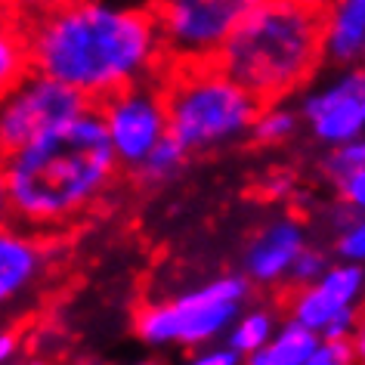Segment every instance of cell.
<instances>
[{
	"mask_svg": "<svg viewBox=\"0 0 365 365\" xmlns=\"http://www.w3.org/2000/svg\"><path fill=\"white\" fill-rule=\"evenodd\" d=\"M152 4H155V0H152Z\"/></svg>",
	"mask_w": 365,
	"mask_h": 365,
	"instance_id": "f546056e",
	"label": "cell"
},
{
	"mask_svg": "<svg viewBox=\"0 0 365 365\" xmlns=\"http://www.w3.org/2000/svg\"><path fill=\"white\" fill-rule=\"evenodd\" d=\"M90 106H96V103L87 93H81L78 87L31 68L4 96V115H0V143H4V152L19 149V145L31 143L43 130H53V127L84 115Z\"/></svg>",
	"mask_w": 365,
	"mask_h": 365,
	"instance_id": "52a82bcc",
	"label": "cell"
},
{
	"mask_svg": "<svg viewBox=\"0 0 365 365\" xmlns=\"http://www.w3.org/2000/svg\"><path fill=\"white\" fill-rule=\"evenodd\" d=\"M186 155H189L186 145H182L173 133H168V136H164V140L149 152V158L136 164L133 173H136V177H140L143 182H164V180L173 177V173L182 168Z\"/></svg>",
	"mask_w": 365,
	"mask_h": 365,
	"instance_id": "9a60e30c",
	"label": "cell"
},
{
	"mask_svg": "<svg viewBox=\"0 0 365 365\" xmlns=\"http://www.w3.org/2000/svg\"><path fill=\"white\" fill-rule=\"evenodd\" d=\"M359 288H362L359 267H334L319 282L291 285L285 294V307H288L291 319L316 328V331H325V325L331 322L344 307H353Z\"/></svg>",
	"mask_w": 365,
	"mask_h": 365,
	"instance_id": "30bf717a",
	"label": "cell"
},
{
	"mask_svg": "<svg viewBox=\"0 0 365 365\" xmlns=\"http://www.w3.org/2000/svg\"><path fill=\"white\" fill-rule=\"evenodd\" d=\"M272 337V316L269 313H251L245 316L230 337V346L239 350L242 356H254L260 346H267Z\"/></svg>",
	"mask_w": 365,
	"mask_h": 365,
	"instance_id": "e0dca14e",
	"label": "cell"
},
{
	"mask_svg": "<svg viewBox=\"0 0 365 365\" xmlns=\"http://www.w3.org/2000/svg\"><path fill=\"white\" fill-rule=\"evenodd\" d=\"M353 359H356L353 337H322V344L313 353V362L309 365H346Z\"/></svg>",
	"mask_w": 365,
	"mask_h": 365,
	"instance_id": "d6986e66",
	"label": "cell"
},
{
	"mask_svg": "<svg viewBox=\"0 0 365 365\" xmlns=\"http://www.w3.org/2000/svg\"><path fill=\"white\" fill-rule=\"evenodd\" d=\"M239 359H242V353L232 350V346L230 350H214V353H198L195 356L198 365H235Z\"/></svg>",
	"mask_w": 365,
	"mask_h": 365,
	"instance_id": "484cf974",
	"label": "cell"
},
{
	"mask_svg": "<svg viewBox=\"0 0 365 365\" xmlns=\"http://www.w3.org/2000/svg\"><path fill=\"white\" fill-rule=\"evenodd\" d=\"M96 106L106 115L118 158L130 170L149 158V152L170 133L168 106H164V90L158 75L136 81V84L106 96Z\"/></svg>",
	"mask_w": 365,
	"mask_h": 365,
	"instance_id": "ba28073f",
	"label": "cell"
},
{
	"mask_svg": "<svg viewBox=\"0 0 365 365\" xmlns=\"http://www.w3.org/2000/svg\"><path fill=\"white\" fill-rule=\"evenodd\" d=\"M118 161L103 108L90 106L4 155L6 211L31 226L66 223L103 195Z\"/></svg>",
	"mask_w": 365,
	"mask_h": 365,
	"instance_id": "7a4b0ae2",
	"label": "cell"
},
{
	"mask_svg": "<svg viewBox=\"0 0 365 365\" xmlns=\"http://www.w3.org/2000/svg\"><path fill=\"white\" fill-rule=\"evenodd\" d=\"M325 53L334 62L365 59V0H337L328 10Z\"/></svg>",
	"mask_w": 365,
	"mask_h": 365,
	"instance_id": "7c38bea8",
	"label": "cell"
},
{
	"mask_svg": "<svg viewBox=\"0 0 365 365\" xmlns=\"http://www.w3.org/2000/svg\"><path fill=\"white\" fill-rule=\"evenodd\" d=\"M245 294H248V282L242 276H226L198 291H189L173 304H145L136 313V334L152 346H198L223 331Z\"/></svg>",
	"mask_w": 365,
	"mask_h": 365,
	"instance_id": "5b68a950",
	"label": "cell"
},
{
	"mask_svg": "<svg viewBox=\"0 0 365 365\" xmlns=\"http://www.w3.org/2000/svg\"><path fill=\"white\" fill-rule=\"evenodd\" d=\"M337 251H341L346 260H365V220L353 223L350 230L341 235V242H337Z\"/></svg>",
	"mask_w": 365,
	"mask_h": 365,
	"instance_id": "603a6c76",
	"label": "cell"
},
{
	"mask_svg": "<svg viewBox=\"0 0 365 365\" xmlns=\"http://www.w3.org/2000/svg\"><path fill=\"white\" fill-rule=\"evenodd\" d=\"M19 350V337H16L13 331H4V337H0V359H13V353Z\"/></svg>",
	"mask_w": 365,
	"mask_h": 365,
	"instance_id": "83f0119b",
	"label": "cell"
},
{
	"mask_svg": "<svg viewBox=\"0 0 365 365\" xmlns=\"http://www.w3.org/2000/svg\"><path fill=\"white\" fill-rule=\"evenodd\" d=\"M291 186H294L291 173H269V177H263V195L267 198H285L291 192Z\"/></svg>",
	"mask_w": 365,
	"mask_h": 365,
	"instance_id": "d4e9b609",
	"label": "cell"
},
{
	"mask_svg": "<svg viewBox=\"0 0 365 365\" xmlns=\"http://www.w3.org/2000/svg\"><path fill=\"white\" fill-rule=\"evenodd\" d=\"M41 269L38 245L16 232H4L0 239V297L13 300Z\"/></svg>",
	"mask_w": 365,
	"mask_h": 365,
	"instance_id": "5bb4252c",
	"label": "cell"
},
{
	"mask_svg": "<svg viewBox=\"0 0 365 365\" xmlns=\"http://www.w3.org/2000/svg\"><path fill=\"white\" fill-rule=\"evenodd\" d=\"M294 124H297V118L288 108L263 106V112L257 115V121L251 127V136H254V143H282L294 133Z\"/></svg>",
	"mask_w": 365,
	"mask_h": 365,
	"instance_id": "ac0fdd59",
	"label": "cell"
},
{
	"mask_svg": "<svg viewBox=\"0 0 365 365\" xmlns=\"http://www.w3.org/2000/svg\"><path fill=\"white\" fill-rule=\"evenodd\" d=\"M328 168H331L337 177L346 170H356V168H365V136L359 140H350V143H341L337 145V152L331 155V161H328Z\"/></svg>",
	"mask_w": 365,
	"mask_h": 365,
	"instance_id": "44dd1931",
	"label": "cell"
},
{
	"mask_svg": "<svg viewBox=\"0 0 365 365\" xmlns=\"http://www.w3.org/2000/svg\"><path fill=\"white\" fill-rule=\"evenodd\" d=\"M353 346H356V359H362V362H365V309L359 313V322H356Z\"/></svg>",
	"mask_w": 365,
	"mask_h": 365,
	"instance_id": "4316f807",
	"label": "cell"
},
{
	"mask_svg": "<svg viewBox=\"0 0 365 365\" xmlns=\"http://www.w3.org/2000/svg\"><path fill=\"white\" fill-rule=\"evenodd\" d=\"M341 195H344V202L350 207L365 211V168L341 173Z\"/></svg>",
	"mask_w": 365,
	"mask_h": 365,
	"instance_id": "7402d4cb",
	"label": "cell"
},
{
	"mask_svg": "<svg viewBox=\"0 0 365 365\" xmlns=\"http://www.w3.org/2000/svg\"><path fill=\"white\" fill-rule=\"evenodd\" d=\"M29 71H31L29 41H25L19 25L10 22L4 29V41H0V78H4V93L19 84Z\"/></svg>",
	"mask_w": 365,
	"mask_h": 365,
	"instance_id": "2e32d148",
	"label": "cell"
},
{
	"mask_svg": "<svg viewBox=\"0 0 365 365\" xmlns=\"http://www.w3.org/2000/svg\"><path fill=\"white\" fill-rule=\"evenodd\" d=\"M304 6H313V10H319V13H328L331 6L337 4V0H300Z\"/></svg>",
	"mask_w": 365,
	"mask_h": 365,
	"instance_id": "f1b7e54d",
	"label": "cell"
},
{
	"mask_svg": "<svg viewBox=\"0 0 365 365\" xmlns=\"http://www.w3.org/2000/svg\"><path fill=\"white\" fill-rule=\"evenodd\" d=\"M328 272V260H325V254H319V251H300L297 254V260H294V267H291V282L294 285H309V282H319Z\"/></svg>",
	"mask_w": 365,
	"mask_h": 365,
	"instance_id": "ffe728a7",
	"label": "cell"
},
{
	"mask_svg": "<svg viewBox=\"0 0 365 365\" xmlns=\"http://www.w3.org/2000/svg\"><path fill=\"white\" fill-rule=\"evenodd\" d=\"M29 41L31 68L78 87L93 103L158 75L161 29L152 10L68 0L34 19H16Z\"/></svg>",
	"mask_w": 365,
	"mask_h": 365,
	"instance_id": "6da1fadb",
	"label": "cell"
},
{
	"mask_svg": "<svg viewBox=\"0 0 365 365\" xmlns=\"http://www.w3.org/2000/svg\"><path fill=\"white\" fill-rule=\"evenodd\" d=\"M164 106L170 133L189 152H207L251 133L263 103L235 78L207 62H164L161 71Z\"/></svg>",
	"mask_w": 365,
	"mask_h": 365,
	"instance_id": "277c9868",
	"label": "cell"
},
{
	"mask_svg": "<svg viewBox=\"0 0 365 365\" xmlns=\"http://www.w3.org/2000/svg\"><path fill=\"white\" fill-rule=\"evenodd\" d=\"M260 0H155L164 62L214 59L242 16Z\"/></svg>",
	"mask_w": 365,
	"mask_h": 365,
	"instance_id": "8992f818",
	"label": "cell"
},
{
	"mask_svg": "<svg viewBox=\"0 0 365 365\" xmlns=\"http://www.w3.org/2000/svg\"><path fill=\"white\" fill-rule=\"evenodd\" d=\"M319 344H322V331L291 319L276 337H269L267 346H260L251 356V362L254 365H309Z\"/></svg>",
	"mask_w": 365,
	"mask_h": 365,
	"instance_id": "4fadbf2b",
	"label": "cell"
},
{
	"mask_svg": "<svg viewBox=\"0 0 365 365\" xmlns=\"http://www.w3.org/2000/svg\"><path fill=\"white\" fill-rule=\"evenodd\" d=\"M6 4H10L16 19H34V16L56 10V6L68 4V0H6Z\"/></svg>",
	"mask_w": 365,
	"mask_h": 365,
	"instance_id": "cb8c5ba5",
	"label": "cell"
},
{
	"mask_svg": "<svg viewBox=\"0 0 365 365\" xmlns=\"http://www.w3.org/2000/svg\"><path fill=\"white\" fill-rule=\"evenodd\" d=\"M325 25L328 13L300 0H260L242 16L214 62L263 106H276L316 75L325 56Z\"/></svg>",
	"mask_w": 365,
	"mask_h": 365,
	"instance_id": "3957f363",
	"label": "cell"
},
{
	"mask_svg": "<svg viewBox=\"0 0 365 365\" xmlns=\"http://www.w3.org/2000/svg\"><path fill=\"white\" fill-rule=\"evenodd\" d=\"M300 251H304V232H300V226L294 220H279L267 226L248 245L245 267H248V276L257 285H276V282L285 279V272H291Z\"/></svg>",
	"mask_w": 365,
	"mask_h": 365,
	"instance_id": "8fae6325",
	"label": "cell"
},
{
	"mask_svg": "<svg viewBox=\"0 0 365 365\" xmlns=\"http://www.w3.org/2000/svg\"><path fill=\"white\" fill-rule=\"evenodd\" d=\"M304 115L322 143L341 145L356 140L365 130V68H356L322 93H313L304 103Z\"/></svg>",
	"mask_w": 365,
	"mask_h": 365,
	"instance_id": "9c48e42d",
	"label": "cell"
}]
</instances>
